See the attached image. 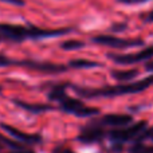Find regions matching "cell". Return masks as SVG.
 Here are the masks:
<instances>
[{"instance_id": "4", "label": "cell", "mask_w": 153, "mask_h": 153, "mask_svg": "<svg viewBox=\"0 0 153 153\" xmlns=\"http://www.w3.org/2000/svg\"><path fill=\"white\" fill-rule=\"evenodd\" d=\"M146 121H140L132 126L124 128V129H114L109 132V137L116 143H126L130 140H138L144 132L146 130Z\"/></svg>"}, {"instance_id": "2", "label": "cell", "mask_w": 153, "mask_h": 153, "mask_svg": "<svg viewBox=\"0 0 153 153\" xmlns=\"http://www.w3.org/2000/svg\"><path fill=\"white\" fill-rule=\"evenodd\" d=\"M153 85V75L144 78L141 81L133 82L126 85H116V86H106L101 89H83V87H75V91L81 97L94 98V97H114V95H125L133 94V93H141Z\"/></svg>"}, {"instance_id": "13", "label": "cell", "mask_w": 153, "mask_h": 153, "mask_svg": "<svg viewBox=\"0 0 153 153\" xmlns=\"http://www.w3.org/2000/svg\"><path fill=\"white\" fill-rule=\"evenodd\" d=\"M129 153H153V145L141 144L140 141H136L129 148Z\"/></svg>"}, {"instance_id": "1", "label": "cell", "mask_w": 153, "mask_h": 153, "mask_svg": "<svg viewBox=\"0 0 153 153\" xmlns=\"http://www.w3.org/2000/svg\"><path fill=\"white\" fill-rule=\"evenodd\" d=\"M71 32V28H39L35 26H20V24L0 23V38L12 42H23L26 39H43V38L62 36Z\"/></svg>"}, {"instance_id": "14", "label": "cell", "mask_w": 153, "mask_h": 153, "mask_svg": "<svg viewBox=\"0 0 153 153\" xmlns=\"http://www.w3.org/2000/svg\"><path fill=\"white\" fill-rule=\"evenodd\" d=\"M69 66L70 67H74V69H90V67L98 66V63H97V62L86 61V59H75V61L70 62Z\"/></svg>"}, {"instance_id": "5", "label": "cell", "mask_w": 153, "mask_h": 153, "mask_svg": "<svg viewBox=\"0 0 153 153\" xmlns=\"http://www.w3.org/2000/svg\"><path fill=\"white\" fill-rule=\"evenodd\" d=\"M93 42L98 45L109 46L113 48H128V47H137L143 46L144 42L141 39H122V38L111 36V35H97L93 38Z\"/></svg>"}, {"instance_id": "11", "label": "cell", "mask_w": 153, "mask_h": 153, "mask_svg": "<svg viewBox=\"0 0 153 153\" xmlns=\"http://www.w3.org/2000/svg\"><path fill=\"white\" fill-rule=\"evenodd\" d=\"M13 103L18 105L19 108L30 111V113H45V111L53 110L54 109L53 106H50V105H43V103H28V102L19 101V100H13Z\"/></svg>"}, {"instance_id": "7", "label": "cell", "mask_w": 153, "mask_h": 153, "mask_svg": "<svg viewBox=\"0 0 153 153\" xmlns=\"http://www.w3.org/2000/svg\"><path fill=\"white\" fill-rule=\"evenodd\" d=\"M0 126H1V129L5 130L11 137H13L16 141L24 144V145H35V144L42 143V136L38 134V133L22 132V130L16 129V128L11 126V125H8V124H1Z\"/></svg>"}, {"instance_id": "24", "label": "cell", "mask_w": 153, "mask_h": 153, "mask_svg": "<svg viewBox=\"0 0 153 153\" xmlns=\"http://www.w3.org/2000/svg\"><path fill=\"white\" fill-rule=\"evenodd\" d=\"M151 138H153V130H152V133H151Z\"/></svg>"}, {"instance_id": "23", "label": "cell", "mask_w": 153, "mask_h": 153, "mask_svg": "<svg viewBox=\"0 0 153 153\" xmlns=\"http://www.w3.org/2000/svg\"><path fill=\"white\" fill-rule=\"evenodd\" d=\"M3 148H4V145H3L1 140H0V152H1V151H3Z\"/></svg>"}, {"instance_id": "20", "label": "cell", "mask_w": 153, "mask_h": 153, "mask_svg": "<svg viewBox=\"0 0 153 153\" xmlns=\"http://www.w3.org/2000/svg\"><path fill=\"white\" fill-rule=\"evenodd\" d=\"M0 1L11 3V4H15V5H24V0H0Z\"/></svg>"}, {"instance_id": "25", "label": "cell", "mask_w": 153, "mask_h": 153, "mask_svg": "<svg viewBox=\"0 0 153 153\" xmlns=\"http://www.w3.org/2000/svg\"><path fill=\"white\" fill-rule=\"evenodd\" d=\"M0 40H1V38H0Z\"/></svg>"}, {"instance_id": "6", "label": "cell", "mask_w": 153, "mask_h": 153, "mask_svg": "<svg viewBox=\"0 0 153 153\" xmlns=\"http://www.w3.org/2000/svg\"><path fill=\"white\" fill-rule=\"evenodd\" d=\"M109 58L113 59L116 63L118 65H133V63H138V62H144L146 59L153 58V46L144 48V50L138 51L136 54H110Z\"/></svg>"}, {"instance_id": "12", "label": "cell", "mask_w": 153, "mask_h": 153, "mask_svg": "<svg viewBox=\"0 0 153 153\" xmlns=\"http://www.w3.org/2000/svg\"><path fill=\"white\" fill-rule=\"evenodd\" d=\"M111 75L117 81H129L138 75V70H113Z\"/></svg>"}, {"instance_id": "10", "label": "cell", "mask_w": 153, "mask_h": 153, "mask_svg": "<svg viewBox=\"0 0 153 153\" xmlns=\"http://www.w3.org/2000/svg\"><path fill=\"white\" fill-rule=\"evenodd\" d=\"M132 116L128 114H106L98 121H93L94 124L100 125V126H105V125H111V126H124L132 122Z\"/></svg>"}, {"instance_id": "17", "label": "cell", "mask_w": 153, "mask_h": 153, "mask_svg": "<svg viewBox=\"0 0 153 153\" xmlns=\"http://www.w3.org/2000/svg\"><path fill=\"white\" fill-rule=\"evenodd\" d=\"M53 153H74L70 148L67 146H63V145H58L53 149Z\"/></svg>"}, {"instance_id": "15", "label": "cell", "mask_w": 153, "mask_h": 153, "mask_svg": "<svg viewBox=\"0 0 153 153\" xmlns=\"http://www.w3.org/2000/svg\"><path fill=\"white\" fill-rule=\"evenodd\" d=\"M23 66V61H15V59H11L8 56L0 54V67H5V66Z\"/></svg>"}, {"instance_id": "19", "label": "cell", "mask_w": 153, "mask_h": 153, "mask_svg": "<svg viewBox=\"0 0 153 153\" xmlns=\"http://www.w3.org/2000/svg\"><path fill=\"white\" fill-rule=\"evenodd\" d=\"M5 153H35V152L28 148H22V149H10V151Z\"/></svg>"}, {"instance_id": "16", "label": "cell", "mask_w": 153, "mask_h": 153, "mask_svg": "<svg viewBox=\"0 0 153 153\" xmlns=\"http://www.w3.org/2000/svg\"><path fill=\"white\" fill-rule=\"evenodd\" d=\"M85 46L83 42L81 40H66L62 43V48L63 50H76V48H82Z\"/></svg>"}, {"instance_id": "3", "label": "cell", "mask_w": 153, "mask_h": 153, "mask_svg": "<svg viewBox=\"0 0 153 153\" xmlns=\"http://www.w3.org/2000/svg\"><path fill=\"white\" fill-rule=\"evenodd\" d=\"M56 102H59V106H61L62 110H65L66 113H71L78 117H89V116H95V114L100 113V110L97 108H89L82 101L69 97L66 93L62 94L56 100Z\"/></svg>"}, {"instance_id": "18", "label": "cell", "mask_w": 153, "mask_h": 153, "mask_svg": "<svg viewBox=\"0 0 153 153\" xmlns=\"http://www.w3.org/2000/svg\"><path fill=\"white\" fill-rule=\"evenodd\" d=\"M117 1L122 3V4L132 5V4H141V3H146V1H149V0H117Z\"/></svg>"}, {"instance_id": "9", "label": "cell", "mask_w": 153, "mask_h": 153, "mask_svg": "<svg viewBox=\"0 0 153 153\" xmlns=\"http://www.w3.org/2000/svg\"><path fill=\"white\" fill-rule=\"evenodd\" d=\"M105 134L106 132L102 129V126L93 122L91 125L82 129V132L78 136V140L85 144H91V143H95V141H100L101 138L105 137Z\"/></svg>"}, {"instance_id": "21", "label": "cell", "mask_w": 153, "mask_h": 153, "mask_svg": "<svg viewBox=\"0 0 153 153\" xmlns=\"http://www.w3.org/2000/svg\"><path fill=\"white\" fill-rule=\"evenodd\" d=\"M145 69L148 70V71H153V59H152V61H149L148 63L145 65Z\"/></svg>"}, {"instance_id": "22", "label": "cell", "mask_w": 153, "mask_h": 153, "mask_svg": "<svg viewBox=\"0 0 153 153\" xmlns=\"http://www.w3.org/2000/svg\"><path fill=\"white\" fill-rule=\"evenodd\" d=\"M145 20L146 22H153V11H151L148 15H145Z\"/></svg>"}, {"instance_id": "8", "label": "cell", "mask_w": 153, "mask_h": 153, "mask_svg": "<svg viewBox=\"0 0 153 153\" xmlns=\"http://www.w3.org/2000/svg\"><path fill=\"white\" fill-rule=\"evenodd\" d=\"M23 67H27L30 70H36L40 73H47V74H58L65 73L67 70V66L63 65L50 63V62H36V61H23Z\"/></svg>"}]
</instances>
